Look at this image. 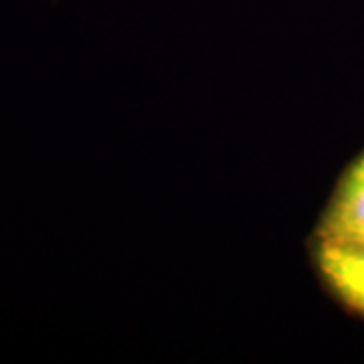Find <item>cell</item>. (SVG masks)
Returning <instances> with one entry per match:
<instances>
[{"label":"cell","mask_w":364,"mask_h":364,"mask_svg":"<svg viewBox=\"0 0 364 364\" xmlns=\"http://www.w3.org/2000/svg\"><path fill=\"white\" fill-rule=\"evenodd\" d=\"M316 239L364 241V154L340 178Z\"/></svg>","instance_id":"7a4b0ae2"},{"label":"cell","mask_w":364,"mask_h":364,"mask_svg":"<svg viewBox=\"0 0 364 364\" xmlns=\"http://www.w3.org/2000/svg\"><path fill=\"white\" fill-rule=\"evenodd\" d=\"M314 255L328 287L364 318V241L316 239Z\"/></svg>","instance_id":"6da1fadb"}]
</instances>
